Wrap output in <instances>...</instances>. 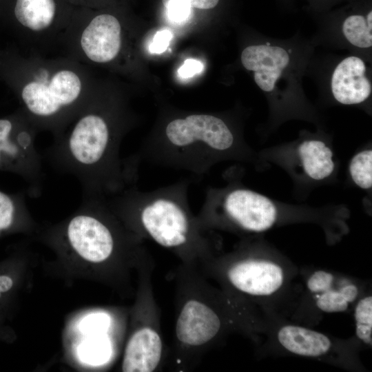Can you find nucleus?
<instances>
[{"mask_svg":"<svg viewBox=\"0 0 372 372\" xmlns=\"http://www.w3.org/2000/svg\"><path fill=\"white\" fill-rule=\"evenodd\" d=\"M192 177L152 191L136 185L107 202L123 224L143 240L147 239L174 254L181 264L198 268L216 256L210 231L203 229L189 207Z\"/></svg>","mask_w":372,"mask_h":372,"instance_id":"obj_1","label":"nucleus"},{"mask_svg":"<svg viewBox=\"0 0 372 372\" xmlns=\"http://www.w3.org/2000/svg\"><path fill=\"white\" fill-rule=\"evenodd\" d=\"M55 135V161L79 177L87 196L107 198L136 183L139 165L131 158L121 159V130L101 109L94 94Z\"/></svg>","mask_w":372,"mask_h":372,"instance_id":"obj_2","label":"nucleus"},{"mask_svg":"<svg viewBox=\"0 0 372 372\" xmlns=\"http://www.w3.org/2000/svg\"><path fill=\"white\" fill-rule=\"evenodd\" d=\"M14 63L21 114L37 130L56 134L94 94L87 66L66 56L28 51Z\"/></svg>","mask_w":372,"mask_h":372,"instance_id":"obj_3","label":"nucleus"},{"mask_svg":"<svg viewBox=\"0 0 372 372\" xmlns=\"http://www.w3.org/2000/svg\"><path fill=\"white\" fill-rule=\"evenodd\" d=\"M176 320L171 358L178 371L194 367L203 353L232 327L240 324L238 301L218 291L198 268L180 263L173 274Z\"/></svg>","mask_w":372,"mask_h":372,"instance_id":"obj_4","label":"nucleus"},{"mask_svg":"<svg viewBox=\"0 0 372 372\" xmlns=\"http://www.w3.org/2000/svg\"><path fill=\"white\" fill-rule=\"evenodd\" d=\"M238 138L221 118L192 114L169 121L161 133L152 135L132 156L152 165L183 170L197 180L218 161L239 156Z\"/></svg>","mask_w":372,"mask_h":372,"instance_id":"obj_5","label":"nucleus"},{"mask_svg":"<svg viewBox=\"0 0 372 372\" xmlns=\"http://www.w3.org/2000/svg\"><path fill=\"white\" fill-rule=\"evenodd\" d=\"M85 204L65 227L70 247L87 262L109 267L112 263L123 271H137L150 255L144 240L123 224L106 198L87 196Z\"/></svg>","mask_w":372,"mask_h":372,"instance_id":"obj_6","label":"nucleus"},{"mask_svg":"<svg viewBox=\"0 0 372 372\" xmlns=\"http://www.w3.org/2000/svg\"><path fill=\"white\" fill-rule=\"evenodd\" d=\"M154 262L152 255L137 268L138 289L133 311L132 329L121 362L124 372H153L162 366L165 343L161 312L152 285Z\"/></svg>","mask_w":372,"mask_h":372,"instance_id":"obj_7","label":"nucleus"},{"mask_svg":"<svg viewBox=\"0 0 372 372\" xmlns=\"http://www.w3.org/2000/svg\"><path fill=\"white\" fill-rule=\"evenodd\" d=\"M196 216L200 227L207 231L223 229L260 233L274 225L278 209L267 196L230 185L224 189L207 188Z\"/></svg>","mask_w":372,"mask_h":372,"instance_id":"obj_8","label":"nucleus"},{"mask_svg":"<svg viewBox=\"0 0 372 372\" xmlns=\"http://www.w3.org/2000/svg\"><path fill=\"white\" fill-rule=\"evenodd\" d=\"M111 4L98 8L76 7L61 48L63 55L87 66L114 61L122 47V25Z\"/></svg>","mask_w":372,"mask_h":372,"instance_id":"obj_9","label":"nucleus"},{"mask_svg":"<svg viewBox=\"0 0 372 372\" xmlns=\"http://www.w3.org/2000/svg\"><path fill=\"white\" fill-rule=\"evenodd\" d=\"M76 6L70 0H1L0 17L15 28L28 51L61 47Z\"/></svg>","mask_w":372,"mask_h":372,"instance_id":"obj_10","label":"nucleus"},{"mask_svg":"<svg viewBox=\"0 0 372 372\" xmlns=\"http://www.w3.org/2000/svg\"><path fill=\"white\" fill-rule=\"evenodd\" d=\"M207 278L222 283L236 296H269L285 282V273L278 263L239 249L225 256H214L198 267Z\"/></svg>","mask_w":372,"mask_h":372,"instance_id":"obj_11","label":"nucleus"},{"mask_svg":"<svg viewBox=\"0 0 372 372\" xmlns=\"http://www.w3.org/2000/svg\"><path fill=\"white\" fill-rule=\"evenodd\" d=\"M37 130L21 113L0 118V170L13 172L31 183L41 178V159L34 147Z\"/></svg>","mask_w":372,"mask_h":372,"instance_id":"obj_12","label":"nucleus"},{"mask_svg":"<svg viewBox=\"0 0 372 372\" xmlns=\"http://www.w3.org/2000/svg\"><path fill=\"white\" fill-rule=\"evenodd\" d=\"M240 59L243 67L253 72L258 87L266 93L276 91L291 61L290 54L285 48L269 43L246 47Z\"/></svg>","mask_w":372,"mask_h":372,"instance_id":"obj_13","label":"nucleus"},{"mask_svg":"<svg viewBox=\"0 0 372 372\" xmlns=\"http://www.w3.org/2000/svg\"><path fill=\"white\" fill-rule=\"evenodd\" d=\"M366 72L364 61L358 56L341 60L331 77V90L335 100L343 105H356L366 101L372 91Z\"/></svg>","mask_w":372,"mask_h":372,"instance_id":"obj_14","label":"nucleus"},{"mask_svg":"<svg viewBox=\"0 0 372 372\" xmlns=\"http://www.w3.org/2000/svg\"><path fill=\"white\" fill-rule=\"evenodd\" d=\"M307 287L316 307L326 313L346 311L359 294L356 285L348 280H337L333 273L324 270L314 271L307 281Z\"/></svg>","mask_w":372,"mask_h":372,"instance_id":"obj_15","label":"nucleus"},{"mask_svg":"<svg viewBox=\"0 0 372 372\" xmlns=\"http://www.w3.org/2000/svg\"><path fill=\"white\" fill-rule=\"evenodd\" d=\"M277 339L289 352L304 357L319 358L327 354L332 347L326 335L298 325H285L279 329Z\"/></svg>","mask_w":372,"mask_h":372,"instance_id":"obj_16","label":"nucleus"},{"mask_svg":"<svg viewBox=\"0 0 372 372\" xmlns=\"http://www.w3.org/2000/svg\"><path fill=\"white\" fill-rule=\"evenodd\" d=\"M298 152L304 171L310 178L322 180L333 172V152L323 141H304L299 145Z\"/></svg>","mask_w":372,"mask_h":372,"instance_id":"obj_17","label":"nucleus"},{"mask_svg":"<svg viewBox=\"0 0 372 372\" xmlns=\"http://www.w3.org/2000/svg\"><path fill=\"white\" fill-rule=\"evenodd\" d=\"M341 30L344 38L358 48L372 46V11L353 13L344 18Z\"/></svg>","mask_w":372,"mask_h":372,"instance_id":"obj_18","label":"nucleus"},{"mask_svg":"<svg viewBox=\"0 0 372 372\" xmlns=\"http://www.w3.org/2000/svg\"><path fill=\"white\" fill-rule=\"evenodd\" d=\"M24 204L22 196L0 190V236L18 227L25 211Z\"/></svg>","mask_w":372,"mask_h":372,"instance_id":"obj_19","label":"nucleus"},{"mask_svg":"<svg viewBox=\"0 0 372 372\" xmlns=\"http://www.w3.org/2000/svg\"><path fill=\"white\" fill-rule=\"evenodd\" d=\"M82 361L90 364H98L107 361L110 354V346L107 337L99 333L83 341L78 348Z\"/></svg>","mask_w":372,"mask_h":372,"instance_id":"obj_20","label":"nucleus"},{"mask_svg":"<svg viewBox=\"0 0 372 372\" xmlns=\"http://www.w3.org/2000/svg\"><path fill=\"white\" fill-rule=\"evenodd\" d=\"M355 333L365 344L372 346V297L367 296L359 300L354 311Z\"/></svg>","mask_w":372,"mask_h":372,"instance_id":"obj_21","label":"nucleus"},{"mask_svg":"<svg viewBox=\"0 0 372 372\" xmlns=\"http://www.w3.org/2000/svg\"><path fill=\"white\" fill-rule=\"evenodd\" d=\"M350 176L354 183L364 189L372 185V151L365 149L356 154L349 164Z\"/></svg>","mask_w":372,"mask_h":372,"instance_id":"obj_22","label":"nucleus"},{"mask_svg":"<svg viewBox=\"0 0 372 372\" xmlns=\"http://www.w3.org/2000/svg\"><path fill=\"white\" fill-rule=\"evenodd\" d=\"M220 0H161L164 9L181 13L190 20L196 10L208 11L216 8Z\"/></svg>","mask_w":372,"mask_h":372,"instance_id":"obj_23","label":"nucleus"},{"mask_svg":"<svg viewBox=\"0 0 372 372\" xmlns=\"http://www.w3.org/2000/svg\"><path fill=\"white\" fill-rule=\"evenodd\" d=\"M109 318L105 313H93L85 318L81 323L82 332L87 334H99L106 330Z\"/></svg>","mask_w":372,"mask_h":372,"instance_id":"obj_24","label":"nucleus"},{"mask_svg":"<svg viewBox=\"0 0 372 372\" xmlns=\"http://www.w3.org/2000/svg\"><path fill=\"white\" fill-rule=\"evenodd\" d=\"M172 38V33L169 30L163 29L158 31L149 45V51L156 54L163 53L167 48Z\"/></svg>","mask_w":372,"mask_h":372,"instance_id":"obj_25","label":"nucleus"},{"mask_svg":"<svg viewBox=\"0 0 372 372\" xmlns=\"http://www.w3.org/2000/svg\"><path fill=\"white\" fill-rule=\"evenodd\" d=\"M15 283L14 275L7 271H0V304L12 292Z\"/></svg>","mask_w":372,"mask_h":372,"instance_id":"obj_26","label":"nucleus"},{"mask_svg":"<svg viewBox=\"0 0 372 372\" xmlns=\"http://www.w3.org/2000/svg\"><path fill=\"white\" fill-rule=\"evenodd\" d=\"M203 70V64L198 60L188 59L179 68L178 74L183 78H189L200 73Z\"/></svg>","mask_w":372,"mask_h":372,"instance_id":"obj_27","label":"nucleus"},{"mask_svg":"<svg viewBox=\"0 0 372 372\" xmlns=\"http://www.w3.org/2000/svg\"><path fill=\"white\" fill-rule=\"evenodd\" d=\"M76 7L98 8L115 3L114 0H70Z\"/></svg>","mask_w":372,"mask_h":372,"instance_id":"obj_28","label":"nucleus"},{"mask_svg":"<svg viewBox=\"0 0 372 372\" xmlns=\"http://www.w3.org/2000/svg\"><path fill=\"white\" fill-rule=\"evenodd\" d=\"M0 1H1V0H0Z\"/></svg>","mask_w":372,"mask_h":372,"instance_id":"obj_29","label":"nucleus"}]
</instances>
